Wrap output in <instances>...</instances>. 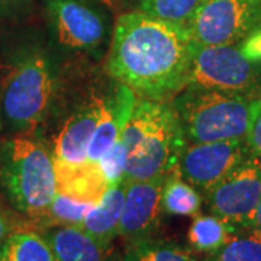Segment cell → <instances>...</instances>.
<instances>
[{
	"label": "cell",
	"instance_id": "cell-16",
	"mask_svg": "<svg viewBox=\"0 0 261 261\" xmlns=\"http://www.w3.org/2000/svg\"><path fill=\"white\" fill-rule=\"evenodd\" d=\"M126 183L121 181L112 185L106 190L103 197L84 216L80 228L96 241L103 245L112 247L113 240L119 237L122 209L125 200Z\"/></svg>",
	"mask_w": 261,
	"mask_h": 261
},
{
	"label": "cell",
	"instance_id": "cell-20",
	"mask_svg": "<svg viewBox=\"0 0 261 261\" xmlns=\"http://www.w3.org/2000/svg\"><path fill=\"white\" fill-rule=\"evenodd\" d=\"M121 261H199L192 250L154 237L128 243Z\"/></svg>",
	"mask_w": 261,
	"mask_h": 261
},
{
	"label": "cell",
	"instance_id": "cell-8",
	"mask_svg": "<svg viewBox=\"0 0 261 261\" xmlns=\"http://www.w3.org/2000/svg\"><path fill=\"white\" fill-rule=\"evenodd\" d=\"M212 215L237 232L250 229L261 196V159L248 155L206 193Z\"/></svg>",
	"mask_w": 261,
	"mask_h": 261
},
{
	"label": "cell",
	"instance_id": "cell-14",
	"mask_svg": "<svg viewBox=\"0 0 261 261\" xmlns=\"http://www.w3.org/2000/svg\"><path fill=\"white\" fill-rule=\"evenodd\" d=\"M56 174L57 192L83 202L97 203L111 186L99 163L92 160L82 163L56 161Z\"/></svg>",
	"mask_w": 261,
	"mask_h": 261
},
{
	"label": "cell",
	"instance_id": "cell-21",
	"mask_svg": "<svg viewBox=\"0 0 261 261\" xmlns=\"http://www.w3.org/2000/svg\"><path fill=\"white\" fill-rule=\"evenodd\" d=\"M96 203L83 202L57 192L47 211L37 221L41 226H80L84 216Z\"/></svg>",
	"mask_w": 261,
	"mask_h": 261
},
{
	"label": "cell",
	"instance_id": "cell-28",
	"mask_svg": "<svg viewBox=\"0 0 261 261\" xmlns=\"http://www.w3.org/2000/svg\"><path fill=\"white\" fill-rule=\"evenodd\" d=\"M251 228H257V229H261V196H260V200H258V205H257V211H255V215H254V219H252Z\"/></svg>",
	"mask_w": 261,
	"mask_h": 261
},
{
	"label": "cell",
	"instance_id": "cell-13",
	"mask_svg": "<svg viewBox=\"0 0 261 261\" xmlns=\"http://www.w3.org/2000/svg\"><path fill=\"white\" fill-rule=\"evenodd\" d=\"M137 94L128 86L119 84L118 90L108 99L102 97L100 115L94 128L93 137L87 149V160L97 161L112 147L129 119Z\"/></svg>",
	"mask_w": 261,
	"mask_h": 261
},
{
	"label": "cell",
	"instance_id": "cell-7",
	"mask_svg": "<svg viewBox=\"0 0 261 261\" xmlns=\"http://www.w3.org/2000/svg\"><path fill=\"white\" fill-rule=\"evenodd\" d=\"M260 20L261 0H203L187 31L199 45H240Z\"/></svg>",
	"mask_w": 261,
	"mask_h": 261
},
{
	"label": "cell",
	"instance_id": "cell-3",
	"mask_svg": "<svg viewBox=\"0 0 261 261\" xmlns=\"http://www.w3.org/2000/svg\"><path fill=\"white\" fill-rule=\"evenodd\" d=\"M0 185L13 207L37 222L57 193L53 151L35 134H16L5 141Z\"/></svg>",
	"mask_w": 261,
	"mask_h": 261
},
{
	"label": "cell",
	"instance_id": "cell-11",
	"mask_svg": "<svg viewBox=\"0 0 261 261\" xmlns=\"http://www.w3.org/2000/svg\"><path fill=\"white\" fill-rule=\"evenodd\" d=\"M167 176L126 183L119 225V237L126 243L152 237L159 229L164 214L161 195Z\"/></svg>",
	"mask_w": 261,
	"mask_h": 261
},
{
	"label": "cell",
	"instance_id": "cell-15",
	"mask_svg": "<svg viewBox=\"0 0 261 261\" xmlns=\"http://www.w3.org/2000/svg\"><path fill=\"white\" fill-rule=\"evenodd\" d=\"M42 233L56 261H109L111 247L96 241L80 226H48Z\"/></svg>",
	"mask_w": 261,
	"mask_h": 261
},
{
	"label": "cell",
	"instance_id": "cell-12",
	"mask_svg": "<svg viewBox=\"0 0 261 261\" xmlns=\"http://www.w3.org/2000/svg\"><path fill=\"white\" fill-rule=\"evenodd\" d=\"M102 97H90L79 106L60 126L53 140V155L61 163H82L87 160V149L100 115Z\"/></svg>",
	"mask_w": 261,
	"mask_h": 261
},
{
	"label": "cell",
	"instance_id": "cell-2",
	"mask_svg": "<svg viewBox=\"0 0 261 261\" xmlns=\"http://www.w3.org/2000/svg\"><path fill=\"white\" fill-rule=\"evenodd\" d=\"M58 92V71L53 54L29 45L15 57L0 92V111L6 125L18 134H35L45 122Z\"/></svg>",
	"mask_w": 261,
	"mask_h": 261
},
{
	"label": "cell",
	"instance_id": "cell-19",
	"mask_svg": "<svg viewBox=\"0 0 261 261\" xmlns=\"http://www.w3.org/2000/svg\"><path fill=\"white\" fill-rule=\"evenodd\" d=\"M237 231L215 215H196L187 232L192 251L212 254L224 247Z\"/></svg>",
	"mask_w": 261,
	"mask_h": 261
},
{
	"label": "cell",
	"instance_id": "cell-31",
	"mask_svg": "<svg viewBox=\"0 0 261 261\" xmlns=\"http://www.w3.org/2000/svg\"><path fill=\"white\" fill-rule=\"evenodd\" d=\"M258 28H261V20H260V25H258Z\"/></svg>",
	"mask_w": 261,
	"mask_h": 261
},
{
	"label": "cell",
	"instance_id": "cell-10",
	"mask_svg": "<svg viewBox=\"0 0 261 261\" xmlns=\"http://www.w3.org/2000/svg\"><path fill=\"white\" fill-rule=\"evenodd\" d=\"M251 155L245 140L187 142L177 164L180 176L202 193Z\"/></svg>",
	"mask_w": 261,
	"mask_h": 261
},
{
	"label": "cell",
	"instance_id": "cell-25",
	"mask_svg": "<svg viewBox=\"0 0 261 261\" xmlns=\"http://www.w3.org/2000/svg\"><path fill=\"white\" fill-rule=\"evenodd\" d=\"M245 142L252 155L261 159V94L251 100V113Z\"/></svg>",
	"mask_w": 261,
	"mask_h": 261
},
{
	"label": "cell",
	"instance_id": "cell-22",
	"mask_svg": "<svg viewBox=\"0 0 261 261\" xmlns=\"http://www.w3.org/2000/svg\"><path fill=\"white\" fill-rule=\"evenodd\" d=\"M203 261H261V229L250 228L233 237Z\"/></svg>",
	"mask_w": 261,
	"mask_h": 261
},
{
	"label": "cell",
	"instance_id": "cell-17",
	"mask_svg": "<svg viewBox=\"0 0 261 261\" xmlns=\"http://www.w3.org/2000/svg\"><path fill=\"white\" fill-rule=\"evenodd\" d=\"M0 261H56V257L42 232L13 229L0 245Z\"/></svg>",
	"mask_w": 261,
	"mask_h": 261
},
{
	"label": "cell",
	"instance_id": "cell-1",
	"mask_svg": "<svg viewBox=\"0 0 261 261\" xmlns=\"http://www.w3.org/2000/svg\"><path fill=\"white\" fill-rule=\"evenodd\" d=\"M195 42L186 27L135 10L113 27L106 71L138 97L173 100L187 84Z\"/></svg>",
	"mask_w": 261,
	"mask_h": 261
},
{
	"label": "cell",
	"instance_id": "cell-6",
	"mask_svg": "<svg viewBox=\"0 0 261 261\" xmlns=\"http://www.w3.org/2000/svg\"><path fill=\"white\" fill-rule=\"evenodd\" d=\"M258 64L248 61L238 45L195 44L187 86L222 90L257 97L260 87Z\"/></svg>",
	"mask_w": 261,
	"mask_h": 261
},
{
	"label": "cell",
	"instance_id": "cell-27",
	"mask_svg": "<svg viewBox=\"0 0 261 261\" xmlns=\"http://www.w3.org/2000/svg\"><path fill=\"white\" fill-rule=\"evenodd\" d=\"M12 231H13V224H12L9 212L0 203V245L3 244V241L8 238V235Z\"/></svg>",
	"mask_w": 261,
	"mask_h": 261
},
{
	"label": "cell",
	"instance_id": "cell-26",
	"mask_svg": "<svg viewBox=\"0 0 261 261\" xmlns=\"http://www.w3.org/2000/svg\"><path fill=\"white\" fill-rule=\"evenodd\" d=\"M238 47L248 61L261 64V28L254 29Z\"/></svg>",
	"mask_w": 261,
	"mask_h": 261
},
{
	"label": "cell",
	"instance_id": "cell-5",
	"mask_svg": "<svg viewBox=\"0 0 261 261\" xmlns=\"http://www.w3.org/2000/svg\"><path fill=\"white\" fill-rule=\"evenodd\" d=\"M187 145L186 137L171 100H157L155 112L140 145L130 152L123 181L164 177L177 167Z\"/></svg>",
	"mask_w": 261,
	"mask_h": 261
},
{
	"label": "cell",
	"instance_id": "cell-18",
	"mask_svg": "<svg viewBox=\"0 0 261 261\" xmlns=\"http://www.w3.org/2000/svg\"><path fill=\"white\" fill-rule=\"evenodd\" d=\"M163 212L171 216H196L200 212L202 196L199 190L180 176L177 167L168 173L161 195Z\"/></svg>",
	"mask_w": 261,
	"mask_h": 261
},
{
	"label": "cell",
	"instance_id": "cell-9",
	"mask_svg": "<svg viewBox=\"0 0 261 261\" xmlns=\"http://www.w3.org/2000/svg\"><path fill=\"white\" fill-rule=\"evenodd\" d=\"M47 10L54 38L63 49L90 54L106 42V18L86 0H47Z\"/></svg>",
	"mask_w": 261,
	"mask_h": 261
},
{
	"label": "cell",
	"instance_id": "cell-29",
	"mask_svg": "<svg viewBox=\"0 0 261 261\" xmlns=\"http://www.w3.org/2000/svg\"><path fill=\"white\" fill-rule=\"evenodd\" d=\"M102 2L108 3V5L111 6V5H115V3H116V2H119V0H102Z\"/></svg>",
	"mask_w": 261,
	"mask_h": 261
},
{
	"label": "cell",
	"instance_id": "cell-23",
	"mask_svg": "<svg viewBox=\"0 0 261 261\" xmlns=\"http://www.w3.org/2000/svg\"><path fill=\"white\" fill-rule=\"evenodd\" d=\"M203 0H140V10L152 18L186 27Z\"/></svg>",
	"mask_w": 261,
	"mask_h": 261
},
{
	"label": "cell",
	"instance_id": "cell-24",
	"mask_svg": "<svg viewBox=\"0 0 261 261\" xmlns=\"http://www.w3.org/2000/svg\"><path fill=\"white\" fill-rule=\"evenodd\" d=\"M128 157H129L128 148L125 147V144L119 138L100 159L97 160L103 174H105V177L109 181L111 186L123 181V174H125L126 164H128Z\"/></svg>",
	"mask_w": 261,
	"mask_h": 261
},
{
	"label": "cell",
	"instance_id": "cell-4",
	"mask_svg": "<svg viewBox=\"0 0 261 261\" xmlns=\"http://www.w3.org/2000/svg\"><path fill=\"white\" fill-rule=\"evenodd\" d=\"M252 97L186 86L171 100L187 142L245 140Z\"/></svg>",
	"mask_w": 261,
	"mask_h": 261
},
{
	"label": "cell",
	"instance_id": "cell-30",
	"mask_svg": "<svg viewBox=\"0 0 261 261\" xmlns=\"http://www.w3.org/2000/svg\"><path fill=\"white\" fill-rule=\"evenodd\" d=\"M10 0H0V6H3V5H6V3H9Z\"/></svg>",
	"mask_w": 261,
	"mask_h": 261
}]
</instances>
